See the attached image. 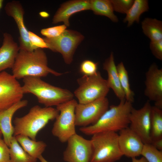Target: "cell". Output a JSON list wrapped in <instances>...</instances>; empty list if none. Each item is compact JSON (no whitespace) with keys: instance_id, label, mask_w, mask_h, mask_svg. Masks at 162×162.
Returning <instances> with one entry per match:
<instances>
[{"instance_id":"6da1fadb","label":"cell","mask_w":162,"mask_h":162,"mask_svg":"<svg viewBox=\"0 0 162 162\" xmlns=\"http://www.w3.org/2000/svg\"><path fill=\"white\" fill-rule=\"evenodd\" d=\"M12 69V75L17 80L27 76L41 78L49 74L56 76L62 74L48 67L46 55L40 48L33 51L20 50Z\"/></svg>"},{"instance_id":"7a4b0ae2","label":"cell","mask_w":162,"mask_h":162,"mask_svg":"<svg viewBox=\"0 0 162 162\" xmlns=\"http://www.w3.org/2000/svg\"><path fill=\"white\" fill-rule=\"evenodd\" d=\"M132 104L125 100L120 101L118 105H112L95 123L80 127V130L85 135L92 136L103 132H116L128 127Z\"/></svg>"},{"instance_id":"3957f363","label":"cell","mask_w":162,"mask_h":162,"mask_svg":"<svg viewBox=\"0 0 162 162\" xmlns=\"http://www.w3.org/2000/svg\"><path fill=\"white\" fill-rule=\"evenodd\" d=\"M59 114V112L56 108L34 106L25 116L15 118L13 121L14 136L23 135L36 140L39 131L50 121L55 119Z\"/></svg>"},{"instance_id":"277c9868","label":"cell","mask_w":162,"mask_h":162,"mask_svg":"<svg viewBox=\"0 0 162 162\" xmlns=\"http://www.w3.org/2000/svg\"><path fill=\"white\" fill-rule=\"evenodd\" d=\"M24 94L30 93L35 96L39 103L45 107L57 105L73 99L70 90L56 87L45 82L40 77L27 76L23 79Z\"/></svg>"},{"instance_id":"5b68a950","label":"cell","mask_w":162,"mask_h":162,"mask_svg":"<svg viewBox=\"0 0 162 162\" xmlns=\"http://www.w3.org/2000/svg\"><path fill=\"white\" fill-rule=\"evenodd\" d=\"M116 132H106L94 134L90 139L93 149L90 162H115L123 156Z\"/></svg>"},{"instance_id":"8992f818","label":"cell","mask_w":162,"mask_h":162,"mask_svg":"<svg viewBox=\"0 0 162 162\" xmlns=\"http://www.w3.org/2000/svg\"><path fill=\"white\" fill-rule=\"evenodd\" d=\"M78 87L74 95L78 103L85 104L106 97L110 90L106 80L98 71L91 76L83 75L77 80Z\"/></svg>"},{"instance_id":"52a82bcc","label":"cell","mask_w":162,"mask_h":162,"mask_svg":"<svg viewBox=\"0 0 162 162\" xmlns=\"http://www.w3.org/2000/svg\"><path fill=\"white\" fill-rule=\"evenodd\" d=\"M78 103L73 99L56 106L59 114L55 119L51 132L61 142H67L71 136L76 133L75 111Z\"/></svg>"},{"instance_id":"ba28073f","label":"cell","mask_w":162,"mask_h":162,"mask_svg":"<svg viewBox=\"0 0 162 162\" xmlns=\"http://www.w3.org/2000/svg\"><path fill=\"white\" fill-rule=\"evenodd\" d=\"M84 38L83 35L76 31L66 29L58 37L43 39L48 48L61 53L65 63L69 64L72 62L74 52Z\"/></svg>"},{"instance_id":"9c48e42d","label":"cell","mask_w":162,"mask_h":162,"mask_svg":"<svg viewBox=\"0 0 162 162\" xmlns=\"http://www.w3.org/2000/svg\"><path fill=\"white\" fill-rule=\"evenodd\" d=\"M109 108V101L106 97L85 104L78 103L75 111L76 126L93 124Z\"/></svg>"},{"instance_id":"30bf717a","label":"cell","mask_w":162,"mask_h":162,"mask_svg":"<svg viewBox=\"0 0 162 162\" xmlns=\"http://www.w3.org/2000/svg\"><path fill=\"white\" fill-rule=\"evenodd\" d=\"M24 94L22 86L12 75L0 72V111L21 100Z\"/></svg>"},{"instance_id":"8fae6325","label":"cell","mask_w":162,"mask_h":162,"mask_svg":"<svg viewBox=\"0 0 162 162\" xmlns=\"http://www.w3.org/2000/svg\"><path fill=\"white\" fill-rule=\"evenodd\" d=\"M152 107L148 100L140 109L133 107L129 116V128L140 137L144 144L152 143L150 137Z\"/></svg>"},{"instance_id":"7c38bea8","label":"cell","mask_w":162,"mask_h":162,"mask_svg":"<svg viewBox=\"0 0 162 162\" xmlns=\"http://www.w3.org/2000/svg\"><path fill=\"white\" fill-rule=\"evenodd\" d=\"M66 148L63 153L64 160L67 162H90L93 149L90 140L76 133L67 140Z\"/></svg>"},{"instance_id":"4fadbf2b","label":"cell","mask_w":162,"mask_h":162,"mask_svg":"<svg viewBox=\"0 0 162 162\" xmlns=\"http://www.w3.org/2000/svg\"><path fill=\"white\" fill-rule=\"evenodd\" d=\"M145 78V95L148 100L154 102V106L162 109V69L153 63L146 73Z\"/></svg>"},{"instance_id":"5bb4252c","label":"cell","mask_w":162,"mask_h":162,"mask_svg":"<svg viewBox=\"0 0 162 162\" xmlns=\"http://www.w3.org/2000/svg\"><path fill=\"white\" fill-rule=\"evenodd\" d=\"M6 14L12 17L15 21L18 28L20 50L33 51L37 49L31 44L28 36V32L24 21V10L20 3L13 1L8 3L4 7Z\"/></svg>"},{"instance_id":"9a60e30c","label":"cell","mask_w":162,"mask_h":162,"mask_svg":"<svg viewBox=\"0 0 162 162\" xmlns=\"http://www.w3.org/2000/svg\"><path fill=\"white\" fill-rule=\"evenodd\" d=\"M119 132L118 142L123 155L132 158L141 155L144 144L140 137L129 127Z\"/></svg>"},{"instance_id":"2e32d148","label":"cell","mask_w":162,"mask_h":162,"mask_svg":"<svg viewBox=\"0 0 162 162\" xmlns=\"http://www.w3.org/2000/svg\"><path fill=\"white\" fill-rule=\"evenodd\" d=\"M91 9L90 0L70 1L62 4L55 14L52 23L62 22L67 27L70 26L69 19L72 15L80 11Z\"/></svg>"},{"instance_id":"e0dca14e","label":"cell","mask_w":162,"mask_h":162,"mask_svg":"<svg viewBox=\"0 0 162 162\" xmlns=\"http://www.w3.org/2000/svg\"><path fill=\"white\" fill-rule=\"evenodd\" d=\"M28 104L27 100H21L7 109L0 111V130L3 136V140L9 147L14 136L13 117L16 111L26 106Z\"/></svg>"},{"instance_id":"ac0fdd59","label":"cell","mask_w":162,"mask_h":162,"mask_svg":"<svg viewBox=\"0 0 162 162\" xmlns=\"http://www.w3.org/2000/svg\"><path fill=\"white\" fill-rule=\"evenodd\" d=\"M2 44L0 47V72L13 68L20 50L12 36L5 32L3 35Z\"/></svg>"},{"instance_id":"d6986e66","label":"cell","mask_w":162,"mask_h":162,"mask_svg":"<svg viewBox=\"0 0 162 162\" xmlns=\"http://www.w3.org/2000/svg\"><path fill=\"white\" fill-rule=\"evenodd\" d=\"M103 69L107 73L108 78L106 81L110 88L113 90L120 101L126 100L125 94L120 85L112 52L104 63Z\"/></svg>"},{"instance_id":"ffe728a7","label":"cell","mask_w":162,"mask_h":162,"mask_svg":"<svg viewBox=\"0 0 162 162\" xmlns=\"http://www.w3.org/2000/svg\"><path fill=\"white\" fill-rule=\"evenodd\" d=\"M15 137L23 149L30 156L37 159L42 155L47 146L44 141H37L25 136L19 135Z\"/></svg>"},{"instance_id":"44dd1931","label":"cell","mask_w":162,"mask_h":162,"mask_svg":"<svg viewBox=\"0 0 162 162\" xmlns=\"http://www.w3.org/2000/svg\"><path fill=\"white\" fill-rule=\"evenodd\" d=\"M144 34L151 41L162 39V22L155 18H146L141 22Z\"/></svg>"},{"instance_id":"7402d4cb","label":"cell","mask_w":162,"mask_h":162,"mask_svg":"<svg viewBox=\"0 0 162 162\" xmlns=\"http://www.w3.org/2000/svg\"><path fill=\"white\" fill-rule=\"evenodd\" d=\"M150 137L152 144L162 140V109L154 106L151 110Z\"/></svg>"},{"instance_id":"603a6c76","label":"cell","mask_w":162,"mask_h":162,"mask_svg":"<svg viewBox=\"0 0 162 162\" xmlns=\"http://www.w3.org/2000/svg\"><path fill=\"white\" fill-rule=\"evenodd\" d=\"M149 8L148 0H134L133 4L126 14L124 22H127L128 27L132 26L134 22L139 23L141 14L148 11Z\"/></svg>"},{"instance_id":"cb8c5ba5","label":"cell","mask_w":162,"mask_h":162,"mask_svg":"<svg viewBox=\"0 0 162 162\" xmlns=\"http://www.w3.org/2000/svg\"><path fill=\"white\" fill-rule=\"evenodd\" d=\"M90 2V10L94 14L106 16L114 22H118L110 0H91Z\"/></svg>"},{"instance_id":"d4e9b609","label":"cell","mask_w":162,"mask_h":162,"mask_svg":"<svg viewBox=\"0 0 162 162\" xmlns=\"http://www.w3.org/2000/svg\"><path fill=\"white\" fill-rule=\"evenodd\" d=\"M9 148L10 162H36L37 159L30 156L23 149L14 136L11 139Z\"/></svg>"},{"instance_id":"484cf974","label":"cell","mask_w":162,"mask_h":162,"mask_svg":"<svg viewBox=\"0 0 162 162\" xmlns=\"http://www.w3.org/2000/svg\"><path fill=\"white\" fill-rule=\"evenodd\" d=\"M116 68L126 100L132 103L134 101V94L130 88L128 71L122 62L118 64Z\"/></svg>"},{"instance_id":"4316f807","label":"cell","mask_w":162,"mask_h":162,"mask_svg":"<svg viewBox=\"0 0 162 162\" xmlns=\"http://www.w3.org/2000/svg\"><path fill=\"white\" fill-rule=\"evenodd\" d=\"M141 155L148 162H162V151L151 144H144Z\"/></svg>"},{"instance_id":"83f0119b","label":"cell","mask_w":162,"mask_h":162,"mask_svg":"<svg viewBox=\"0 0 162 162\" xmlns=\"http://www.w3.org/2000/svg\"><path fill=\"white\" fill-rule=\"evenodd\" d=\"M114 11L126 14L133 4L134 0H110Z\"/></svg>"},{"instance_id":"f1b7e54d","label":"cell","mask_w":162,"mask_h":162,"mask_svg":"<svg viewBox=\"0 0 162 162\" xmlns=\"http://www.w3.org/2000/svg\"><path fill=\"white\" fill-rule=\"evenodd\" d=\"M98 63L89 60L82 61L80 65V71L83 75L91 76L95 74L97 70Z\"/></svg>"},{"instance_id":"f546056e","label":"cell","mask_w":162,"mask_h":162,"mask_svg":"<svg viewBox=\"0 0 162 162\" xmlns=\"http://www.w3.org/2000/svg\"><path fill=\"white\" fill-rule=\"evenodd\" d=\"M67 27L64 24L43 28L41 30L40 33L46 38H55L62 34L66 30Z\"/></svg>"},{"instance_id":"4dcf8cb0","label":"cell","mask_w":162,"mask_h":162,"mask_svg":"<svg viewBox=\"0 0 162 162\" xmlns=\"http://www.w3.org/2000/svg\"><path fill=\"white\" fill-rule=\"evenodd\" d=\"M28 36L31 44L36 49L48 48L47 44L43 38L33 32L29 31Z\"/></svg>"},{"instance_id":"1f68e13d","label":"cell","mask_w":162,"mask_h":162,"mask_svg":"<svg viewBox=\"0 0 162 162\" xmlns=\"http://www.w3.org/2000/svg\"><path fill=\"white\" fill-rule=\"evenodd\" d=\"M149 48L153 56L157 59L162 60V39L151 41Z\"/></svg>"},{"instance_id":"d6a6232c","label":"cell","mask_w":162,"mask_h":162,"mask_svg":"<svg viewBox=\"0 0 162 162\" xmlns=\"http://www.w3.org/2000/svg\"><path fill=\"white\" fill-rule=\"evenodd\" d=\"M0 162H10L9 148L0 138Z\"/></svg>"},{"instance_id":"836d02e7","label":"cell","mask_w":162,"mask_h":162,"mask_svg":"<svg viewBox=\"0 0 162 162\" xmlns=\"http://www.w3.org/2000/svg\"><path fill=\"white\" fill-rule=\"evenodd\" d=\"M132 162H148L146 159L143 157L140 159H137L136 158H131Z\"/></svg>"},{"instance_id":"e575fe53","label":"cell","mask_w":162,"mask_h":162,"mask_svg":"<svg viewBox=\"0 0 162 162\" xmlns=\"http://www.w3.org/2000/svg\"><path fill=\"white\" fill-rule=\"evenodd\" d=\"M40 161V162H49L46 160L42 155L40 156L38 158Z\"/></svg>"},{"instance_id":"d590c367","label":"cell","mask_w":162,"mask_h":162,"mask_svg":"<svg viewBox=\"0 0 162 162\" xmlns=\"http://www.w3.org/2000/svg\"><path fill=\"white\" fill-rule=\"evenodd\" d=\"M41 14L42 16L44 17H47L49 16V14L45 12H42Z\"/></svg>"},{"instance_id":"8d00e7d4","label":"cell","mask_w":162,"mask_h":162,"mask_svg":"<svg viewBox=\"0 0 162 162\" xmlns=\"http://www.w3.org/2000/svg\"><path fill=\"white\" fill-rule=\"evenodd\" d=\"M3 2V0H0V10L2 8Z\"/></svg>"},{"instance_id":"74e56055","label":"cell","mask_w":162,"mask_h":162,"mask_svg":"<svg viewBox=\"0 0 162 162\" xmlns=\"http://www.w3.org/2000/svg\"><path fill=\"white\" fill-rule=\"evenodd\" d=\"M2 136V134L1 132V131L0 130V138H1Z\"/></svg>"}]
</instances>
